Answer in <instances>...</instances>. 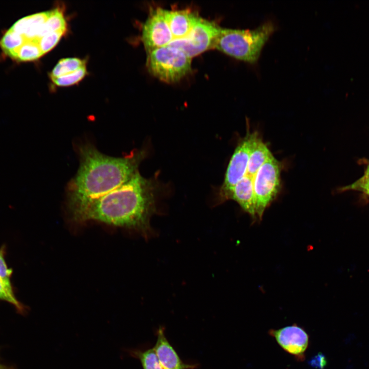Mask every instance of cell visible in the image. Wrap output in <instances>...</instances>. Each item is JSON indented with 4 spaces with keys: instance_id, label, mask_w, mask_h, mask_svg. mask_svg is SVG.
<instances>
[{
    "instance_id": "6da1fadb",
    "label": "cell",
    "mask_w": 369,
    "mask_h": 369,
    "mask_svg": "<svg viewBox=\"0 0 369 369\" xmlns=\"http://www.w3.org/2000/svg\"><path fill=\"white\" fill-rule=\"evenodd\" d=\"M77 149L79 165L67 189V206L72 219L91 202L131 178L146 156L144 150L121 157L110 156L88 142L78 144Z\"/></svg>"
},
{
    "instance_id": "277c9868",
    "label": "cell",
    "mask_w": 369,
    "mask_h": 369,
    "mask_svg": "<svg viewBox=\"0 0 369 369\" xmlns=\"http://www.w3.org/2000/svg\"><path fill=\"white\" fill-rule=\"evenodd\" d=\"M192 58L176 47L166 45L148 53L149 72L167 83L179 81L191 70Z\"/></svg>"
},
{
    "instance_id": "9c48e42d",
    "label": "cell",
    "mask_w": 369,
    "mask_h": 369,
    "mask_svg": "<svg viewBox=\"0 0 369 369\" xmlns=\"http://www.w3.org/2000/svg\"><path fill=\"white\" fill-rule=\"evenodd\" d=\"M271 334L287 352L299 358L303 357L308 345L309 337L302 328L293 325L271 330Z\"/></svg>"
},
{
    "instance_id": "603a6c76",
    "label": "cell",
    "mask_w": 369,
    "mask_h": 369,
    "mask_svg": "<svg viewBox=\"0 0 369 369\" xmlns=\"http://www.w3.org/2000/svg\"><path fill=\"white\" fill-rule=\"evenodd\" d=\"M6 247L5 244L0 247V278L7 283L12 284L11 277L12 270L8 267L5 260Z\"/></svg>"
},
{
    "instance_id": "8992f818",
    "label": "cell",
    "mask_w": 369,
    "mask_h": 369,
    "mask_svg": "<svg viewBox=\"0 0 369 369\" xmlns=\"http://www.w3.org/2000/svg\"><path fill=\"white\" fill-rule=\"evenodd\" d=\"M220 28L213 22L199 16L186 36L174 39L167 45L180 49L192 58L208 49L214 48Z\"/></svg>"
},
{
    "instance_id": "52a82bcc",
    "label": "cell",
    "mask_w": 369,
    "mask_h": 369,
    "mask_svg": "<svg viewBox=\"0 0 369 369\" xmlns=\"http://www.w3.org/2000/svg\"><path fill=\"white\" fill-rule=\"evenodd\" d=\"M250 133L240 140L230 159L223 182L219 193V201L229 200L236 184L247 174L250 147Z\"/></svg>"
},
{
    "instance_id": "8fae6325",
    "label": "cell",
    "mask_w": 369,
    "mask_h": 369,
    "mask_svg": "<svg viewBox=\"0 0 369 369\" xmlns=\"http://www.w3.org/2000/svg\"><path fill=\"white\" fill-rule=\"evenodd\" d=\"M165 13L173 39L186 36L199 17L198 15L189 9H166Z\"/></svg>"
},
{
    "instance_id": "7a4b0ae2",
    "label": "cell",
    "mask_w": 369,
    "mask_h": 369,
    "mask_svg": "<svg viewBox=\"0 0 369 369\" xmlns=\"http://www.w3.org/2000/svg\"><path fill=\"white\" fill-rule=\"evenodd\" d=\"M157 184L138 171L129 180L93 201L72 219L76 222L96 220L151 234L150 221L156 210Z\"/></svg>"
},
{
    "instance_id": "30bf717a",
    "label": "cell",
    "mask_w": 369,
    "mask_h": 369,
    "mask_svg": "<svg viewBox=\"0 0 369 369\" xmlns=\"http://www.w3.org/2000/svg\"><path fill=\"white\" fill-rule=\"evenodd\" d=\"M163 369H193L194 364L184 363L167 339L165 329L160 326L157 331V339L153 347Z\"/></svg>"
},
{
    "instance_id": "2e32d148",
    "label": "cell",
    "mask_w": 369,
    "mask_h": 369,
    "mask_svg": "<svg viewBox=\"0 0 369 369\" xmlns=\"http://www.w3.org/2000/svg\"><path fill=\"white\" fill-rule=\"evenodd\" d=\"M26 40L24 36L9 29L0 39V47L6 54L14 59L16 51Z\"/></svg>"
},
{
    "instance_id": "7c38bea8",
    "label": "cell",
    "mask_w": 369,
    "mask_h": 369,
    "mask_svg": "<svg viewBox=\"0 0 369 369\" xmlns=\"http://www.w3.org/2000/svg\"><path fill=\"white\" fill-rule=\"evenodd\" d=\"M253 178L245 174L234 186L229 199L237 202L242 209L256 220Z\"/></svg>"
},
{
    "instance_id": "7402d4cb",
    "label": "cell",
    "mask_w": 369,
    "mask_h": 369,
    "mask_svg": "<svg viewBox=\"0 0 369 369\" xmlns=\"http://www.w3.org/2000/svg\"><path fill=\"white\" fill-rule=\"evenodd\" d=\"M65 33L63 31L52 32L38 39V43L43 55L52 50Z\"/></svg>"
},
{
    "instance_id": "e0dca14e",
    "label": "cell",
    "mask_w": 369,
    "mask_h": 369,
    "mask_svg": "<svg viewBox=\"0 0 369 369\" xmlns=\"http://www.w3.org/2000/svg\"><path fill=\"white\" fill-rule=\"evenodd\" d=\"M43 55L38 39L26 40L16 51L14 59L21 62L31 61L38 59Z\"/></svg>"
},
{
    "instance_id": "ac0fdd59",
    "label": "cell",
    "mask_w": 369,
    "mask_h": 369,
    "mask_svg": "<svg viewBox=\"0 0 369 369\" xmlns=\"http://www.w3.org/2000/svg\"><path fill=\"white\" fill-rule=\"evenodd\" d=\"M86 65L85 60L76 57L62 58L50 72L51 79L73 72Z\"/></svg>"
},
{
    "instance_id": "44dd1931",
    "label": "cell",
    "mask_w": 369,
    "mask_h": 369,
    "mask_svg": "<svg viewBox=\"0 0 369 369\" xmlns=\"http://www.w3.org/2000/svg\"><path fill=\"white\" fill-rule=\"evenodd\" d=\"M0 300L8 302L14 305L16 309L24 312L25 308L16 298L12 284L7 283L0 278Z\"/></svg>"
},
{
    "instance_id": "d4e9b609",
    "label": "cell",
    "mask_w": 369,
    "mask_h": 369,
    "mask_svg": "<svg viewBox=\"0 0 369 369\" xmlns=\"http://www.w3.org/2000/svg\"><path fill=\"white\" fill-rule=\"evenodd\" d=\"M364 174L366 175H369V165H368Z\"/></svg>"
},
{
    "instance_id": "cb8c5ba5",
    "label": "cell",
    "mask_w": 369,
    "mask_h": 369,
    "mask_svg": "<svg viewBox=\"0 0 369 369\" xmlns=\"http://www.w3.org/2000/svg\"><path fill=\"white\" fill-rule=\"evenodd\" d=\"M356 190L369 195V175H365L352 184L345 187L344 190Z\"/></svg>"
},
{
    "instance_id": "5bb4252c",
    "label": "cell",
    "mask_w": 369,
    "mask_h": 369,
    "mask_svg": "<svg viewBox=\"0 0 369 369\" xmlns=\"http://www.w3.org/2000/svg\"><path fill=\"white\" fill-rule=\"evenodd\" d=\"M66 21L62 11L59 8L49 11L48 17L41 28L38 39L47 33L55 31L66 32Z\"/></svg>"
},
{
    "instance_id": "9a60e30c",
    "label": "cell",
    "mask_w": 369,
    "mask_h": 369,
    "mask_svg": "<svg viewBox=\"0 0 369 369\" xmlns=\"http://www.w3.org/2000/svg\"><path fill=\"white\" fill-rule=\"evenodd\" d=\"M49 11L39 12L25 17V31L23 36L27 40L38 39L42 27L45 23Z\"/></svg>"
},
{
    "instance_id": "d6986e66",
    "label": "cell",
    "mask_w": 369,
    "mask_h": 369,
    "mask_svg": "<svg viewBox=\"0 0 369 369\" xmlns=\"http://www.w3.org/2000/svg\"><path fill=\"white\" fill-rule=\"evenodd\" d=\"M128 353L140 361L143 369H163L153 347L145 350L131 349Z\"/></svg>"
},
{
    "instance_id": "3957f363",
    "label": "cell",
    "mask_w": 369,
    "mask_h": 369,
    "mask_svg": "<svg viewBox=\"0 0 369 369\" xmlns=\"http://www.w3.org/2000/svg\"><path fill=\"white\" fill-rule=\"evenodd\" d=\"M276 26L269 20L253 29L220 28L214 48L237 59L255 63Z\"/></svg>"
},
{
    "instance_id": "5b68a950",
    "label": "cell",
    "mask_w": 369,
    "mask_h": 369,
    "mask_svg": "<svg viewBox=\"0 0 369 369\" xmlns=\"http://www.w3.org/2000/svg\"><path fill=\"white\" fill-rule=\"evenodd\" d=\"M280 168L273 156L258 170L253 178L256 220H260L266 208L278 194Z\"/></svg>"
},
{
    "instance_id": "ffe728a7",
    "label": "cell",
    "mask_w": 369,
    "mask_h": 369,
    "mask_svg": "<svg viewBox=\"0 0 369 369\" xmlns=\"http://www.w3.org/2000/svg\"><path fill=\"white\" fill-rule=\"evenodd\" d=\"M86 65H84L73 72L51 79L53 83L57 86H70L81 81L86 76Z\"/></svg>"
},
{
    "instance_id": "ba28073f",
    "label": "cell",
    "mask_w": 369,
    "mask_h": 369,
    "mask_svg": "<svg viewBox=\"0 0 369 369\" xmlns=\"http://www.w3.org/2000/svg\"><path fill=\"white\" fill-rule=\"evenodd\" d=\"M165 10L160 7L153 10L144 24L141 38L148 53L168 45L173 39Z\"/></svg>"
},
{
    "instance_id": "484cf974",
    "label": "cell",
    "mask_w": 369,
    "mask_h": 369,
    "mask_svg": "<svg viewBox=\"0 0 369 369\" xmlns=\"http://www.w3.org/2000/svg\"><path fill=\"white\" fill-rule=\"evenodd\" d=\"M0 369H7L5 367V366L0 365Z\"/></svg>"
},
{
    "instance_id": "4fadbf2b",
    "label": "cell",
    "mask_w": 369,
    "mask_h": 369,
    "mask_svg": "<svg viewBox=\"0 0 369 369\" xmlns=\"http://www.w3.org/2000/svg\"><path fill=\"white\" fill-rule=\"evenodd\" d=\"M250 147L247 174L253 178L259 168L273 155L257 132L250 134Z\"/></svg>"
}]
</instances>
